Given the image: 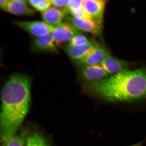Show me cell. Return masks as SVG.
<instances>
[{
    "label": "cell",
    "instance_id": "1",
    "mask_svg": "<svg viewBox=\"0 0 146 146\" xmlns=\"http://www.w3.org/2000/svg\"><path fill=\"white\" fill-rule=\"evenodd\" d=\"M84 84L87 92L106 101H135L146 98V69H125L108 78Z\"/></svg>",
    "mask_w": 146,
    "mask_h": 146
},
{
    "label": "cell",
    "instance_id": "2",
    "mask_svg": "<svg viewBox=\"0 0 146 146\" xmlns=\"http://www.w3.org/2000/svg\"><path fill=\"white\" fill-rule=\"evenodd\" d=\"M31 78L15 73L10 76L1 92V137L16 134L30 108Z\"/></svg>",
    "mask_w": 146,
    "mask_h": 146
},
{
    "label": "cell",
    "instance_id": "3",
    "mask_svg": "<svg viewBox=\"0 0 146 146\" xmlns=\"http://www.w3.org/2000/svg\"><path fill=\"white\" fill-rule=\"evenodd\" d=\"M106 1L83 0V8L90 19L103 27Z\"/></svg>",
    "mask_w": 146,
    "mask_h": 146
},
{
    "label": "cell",
    "instance_id": "4",
    "mask_svg": "<svg viewBox=\"0 0 146 146\" xmlns=\"http://www.w3.org/2000/svg\"><path fill=\"white\" fill-rule=\"evenodd\" d=\"M13 23L16 26L35 37L51 33L53 29L52 27L43 21L14 20Z\"/></svg>",
    "mask_w": 146,
    "mask_h": 146
},
{
    "label": "cell",
    "instance_id": "5",
    "mask_svg": "<svg viewBox=\"0 0 146 146\" xmlns=\"http://www.w3.org/2000/svg\"><path fill=\"white\" fill-rule=\"evenodd\" d=\"M79 31L68 22L62 23L53 27L51 34L59 45L71 40L74 36L78 33Z\"/></svg>",
    "mask_w": 146,
    "mask_h": 146
},
{
    "label": "cell",
    "instance_id": "6",
    "mask_svg": "<svg viewBox=\"0 0 146 146\" xmlns=\"http://www.w3.org/2000/svg\"><path fill=\"white\" fill-rule=\"evenodd\" d=\"M59 46L52 34L49 33L34 38L31 46V50L37 52H57Z\"/></svg>",
    "mask_w": 146,
    "mask_h": 146
},
{
    "label": "cell",
    "instance_id": "7",
    "mask_svg": "<svg viewBox=\"0 0 146 146\" xmlns=\"http://www.w3.org/2000/svg\"><path fill=\"white\" fill-rule=\"evenodd\" d=\"M66 19L78 31L88 33L94 36H100L101 34L102 27L90 18H79L71 16L67 17Z\"/></svg>",
    "mask_w": 146,
    "mask_h": 146
},
{
    "label": "cell",
    "instance_id": "8",
    "mask_svg": "<svg viewBox=\"0 0 146 146\" xmlns=\"http://www.w3.org/2000/svg\"><path fill=\"white\" fill-rule=\"evenodd\" d=\"M26 0H9L5 4L0 5L3 11L18 16H33L36 13L35 10L28 5Z\"/></svg>",
    "mask_w": 146,
    "mask_h": 146
},
{
    "label": "cell",
    "instance_id": "9",
    "mask_svg": "<svg viewBox=\"0 0 146 146\" xmlns=\"http://www.w3.org/2000/svg\"><path fill=\"white\" fill-rule=\"evenodd\" d=\"M110 54L108 49L102 43H98L83 59L77 62L81 65H100L105 58Z\"/></svg>",
    "mask_w": 146,
    "mask_h": 146
},
{
    "label": "cell",
    "instance_id": "10",
    "mask_svg": "<svg viewBox=\"0 0 146 146\" xmlns=\"http://www.w3.org/2000/svg\"><path fill=\"white\" fill-rule=\"evenodd\" d=\"M80 77L85 82L98 81L107 77L109 74L100 65H81Z\"/></svg>",
    "mask_w": 146,
    "mask_h": 146
},
{
    "label": "cell",
    "instance_id": "11",
    "mask_svg": "<svg viewBox=\"0 0 146 146\" xmlns=\"http://www.w3.org/2000/svg\"><path fill=\"white\" fill-rule=\"evenodd\" d=\"M98 43L90 41L86 44L79 46H72L68 44L65 45L64 49L71 59L78 62L88 54Z\"/></svg>",
    "mask_w": 146,
    "mask_h": 146
},
{
    "label": "cell",
    "instance_id": "12",
    "mask_svg": "<svg viewBox=\"0 0 146 146\" xmlns=\"http://www.w3.org/2000/svg\"><path fill=\"white\" fill-rule=\"evenodd\" d=\"M129 65L128 62L115 57L110 54L105 58L100 66L109 75L127 69Z\"/></svg>",
    "mask_w": 146,
    "mask_h": 146
},
{
    "label": "cell",
    "instance_id": "13",
    "mask_svg": "<svg viewBox=\"0 0 146 146\" xmlns=\"http://www.w3.org/2000/svg\"><path fill=\"white\" fill-rule=\"evenodd\" d=\"M67 14L65 9L51 7L41 14L43 21L50 26L55 27L63 23Z\"/></svg>",
    "mask_w": 146,
    "mask_h": 146
},
{
    "label": "cell",
    "instance_id": "14",
    "mask_svg": "<svg viewBox=\"0 0 146 146\" xmlns=\"http://www.w3.org/2000/svg\"><path fill=\"white\" fill-rule=\"evenodd\" d=\"M3 146H26L25 133L11 136L1 137Z\"/></svg>",
    "mask_w": 146,
    "mask_h": 146
},
{
    "label": "cell",
    "instance_id": "15",
    "mask_svg": "<svg viewBox=\"0 0 146 146\" xmlns=\"http://www.w3.org/2000/svg\"><path fill=\"white\" fill-rule=\"evenodd\" d=\"M26 146H49L46 140L41 134L38 133H33L28 137Z\"/></svg>",
    "mask_w": 146,
    "mask_h": 146
},
{
    "label": "cell",
    "instance_id": "16",
    "mask_svg": "<svg viewBox=\"0 0 146 146\" xmlns=\"http://www.w3.org/2000/svg\"><path fill=\"white\" fill-rule=\"evenodd\" d=\"M90 41L86 36L80 33L72 38L69 44L72 46H79L86 44Z\"/></svg>",
    "mask_w": 146,
    "mask_h": 146
},
{
    "label": "cell",
    "instance_id": "17",
    "mask_svg": "<svg viewBox=\"0 0 146 146\" xmlns=\"http://www.w3.org/2000/svg\"><path fill=\"white\" fill-rule=\"evenodd\" d=\"M83 0H71L65 8L67 14L83 8Z\"/></svg>",
    "mask_w": 146,
    "mask_h": 146
},
{
    "label": "cell",
    "instance_id": "18",
    "mask_svg": "<svg viewBox=\"0 0 146 146\" xmlns=\"http://www.w3.org/2000/svg\"><path fill=\"white\" fill-rule=\"evenodd\" d=\"M52 5V0H40L39 3L35 9L42 13L50 8Z\"/></svg>",
    "mask_w": 146,
    "mask_h": 146
},
{
    "label": "cell",
    "instance_id": "19",
    "mask_svg": "<svg viewBox=\"0 0 146 146\" xmlns=\"http://www.w3.org/2000/svg\"><path fill=\"white\" fill-rule=\"evenodd\" d=\"M69 1L65 0H52V5L56 8L64 9L66 8L68 4Z\"/></svg>",
    "mask_w": 146,
    "mask_h": 146
},
{
    "label": "cell",
    "instance_id": "20",
    "mask_svg": "<svg viewBox=\"0 0 146 146\" xmlns=\"http://www.w3.org/2000/svg\"><path fill=\"white\" fill-rule=\"evenodd\" d=\"M73 17L79 18H89L83 8L71 12L70 14Z\"/></svg>",
    "mask_w": 146,
    "mask_h": 146
},
{
    "label": "cell",
    "instance_id": "21",
    "mask_svg": "<svg viewBox=\"0 0 146 146\" xmlns=\"http://www.w3.org/2000/svg\"><path fill=\"white\" fill-rule=\"evenodd\" d=\"M144 143V141H142L141 142H139L138 143H137L136 144H134V145L129 146H142V145H143V144Z\"/></svg>",
    "mask_w": 146,
    "mask_h": 146
}]
</instances>
